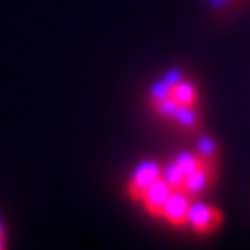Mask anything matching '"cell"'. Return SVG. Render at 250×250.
<instances>
[{
  "mask_svg": "<svg viewBox=\"0 0 250 250\" xmlns=\"http://www.w3.org/2000/svg\"><path fill=\"white\" fill-rule=\"evenodd\" d=\"M221 213L210 207V205H205V202H190V208H188V225L200 233V236H208L213 233L219 225H221Z\"/></svg>",
  "mask_w": 250,
  "mask_h": 250,
  "instance_id": "obj_1",
  "label": "cell"
},
{
  "mask_svg": "<svg viewBox=\"0 0 250 250\" xmlns=\"http://www.w3.org/2000/svg\"><path fill=\"white\" fill-rule=\"evenodd\" d=\"M159 177H161V167L156 165V163H152V161L140 163V165L136 167V171H134V175H131V179H129L127 194L134 200H142V194L146 192V188L150 184H154Z\"/></svg>",
  "mask_w": 250,
  "mask_h": 250,
  "instance_id": "obj_2",
  "label": "cell"
},
{
  "mask_svg": "<svg viewBox=\"0 0 250 250\" xmlns=\"http://www.w3.org/2000/svg\"><path fill=\"white\" fill-rule=\"evenodd\" d=\"M190 196H186L184 192L173 190L169 194V198L165 200V207H163V219H167L171 225H184L188 221V208H190Z\"/></svg>",
  "mask_w": 250,
  "mask_h": 250,
  "instance_id": "obj_3",
  "label": "cell"
},
{
  "mask_svg": "<svg viewBox=\"0 0 250 250\" xmlns=\"http://www.w3.org/2000/svg\"><path fill=\"white\" fill-rule=\"evenodd\" d=\"M173 192L171 188L167 186V182H163L159 177L154 184H150L146 188V192L142 194V200L144 207L148 208V213L154 215V217H161L163 215V207H165V200L169 198V194Z\"/></svg>",
  "mask_w": 250,
  "mask_h": 250,
  "instance_id": "obj_4",
  "label": "cell"
},
{
  "mask_svg": "<svg viewBox=\"0 0 250 250\" xmlns=\"http://www.w3.org/2000/svg\"><path fill=\"white\" fill-rule=\"evenodd\" d=\"M171 123H175L177 129H182L188 136H194L202 131V119L194 106H177L175 115L171 117Z\"/></svg>",
  "mask_w": 250,
  "mask_h": 250,
  "instance_id": "obj_5",
  "label": "cell"
},
{
  "mask_svg": "<svg viewBox=\"0 0 250 250\" xmlns=\"http://www.w3.org/2000/svg\"><path fill=\"white\" fill-rule=\"evenodd\" d=\"M171 98H173L179 106H196V103H198L196 83L186 77V80H182L179 83H175L173 88H171Z\"/></svg>",
  "mask_w": 250,
  "mask_h": 250,
  "instance_id": "obj_6",
  "label": "cell"
},
{
  "mask_svg": "<svg viewBox=\"0 0 250 250\" xmlns=\"http://www.w3.org/2000/svg\"><path fill=\"white\" fill-rule=\"evenodd\" d=\"M208 186H210V182L205 177V173H202V171H198V169H194L192 173L186 175L184 186H182V190H179V192H184L186 196H190V198L194 200L196 196H200V194L205 192Z\"/></svg>",
  "mask_w": 250,
  "mask_h": 250,
  "instance_id": "obj_7",
  "label": "cell"
},
{
  "mask_svg": "<svg viewBox=\"0 0 250 250\" xmlns=\"http://www.w3.org/2000/svg\"><path fill=\"white\" fill-rule=\"evenodd\" d=\"M194 152L198 154V159H205V161H215L219 159V144L217 140L207 134V131H200L198 138H196V146H194Z\"/></svg>",
  "mask_w": 250,
  "mask_h": 250,
  "instance_id": "obj_8",
  "label": "cell"
},
{
  "mask_svg": "<svg viewBox=\"0 0 250 250\" xmlns=\"http://www.w3.org/2000/svg\"><path fill=\"white\" fill-rule=\"evenodd\" d=\"M161 179L163 182H167V186L171 188V190H182L186 173L175 165L173 161H171V163H167L165 167H161Z\"/></svg>",
  "mask_w": 250,
  "mask_h": 250,
  "instance_id": "obj_9",
  "label": "cell"
},
{
  "mask_svg": "<svg viewBox=\"0 0 250 250\" xmlns=\"http://www.w3.org/2000/svg\"><path fill=\"white\" fill-rule=\"evenodd\" d=\"M205 2L210 9V13L217 15V17H233L240 11L233 0H205Z\"/></svg>",
  "mask_w": 250,
  "mask_h": 250,
  "instance_id": "obj_10",
  "label": "cell"
},
{
  "mask_svg": "<svg viewBox=\"0 0 250 250\" xmlns=\"http://www.w3.org/2000/svg\"><path fill=\"white\" fill-rule=\"evenodd\" d=\"M198 161H200V159H198V154L194 152V150H184V152H179L175 159H173V163L184 171L186 175L192 173L194 169H198Z\"/></svg>",
  "mask_w": 250,
  "mask_h": 250,
  "instance_id": "obj_11",
  "label": "cell"
},
{
  "mask_svg": "<svg viewBox=\"0 0 250 250\" xmlns=\"http://www.w3.org/2000/svg\"><path fill=\"white\" fill-rule=\"evenodd\" d=\"M186 77H188V75H186V71H184L182 67H169V69H167V73L163 75L161 80L165 82V83L169 85V88H173L175 83H179L182 80H186Z\"/></svg>",
  "mask_w": 250,
  "mask_h": 250,
  "instance_id": "obj_12",
  "label": "cell"
},
{
  "mask_svg": "<svg viewBox=\"0 0 250 250\" xmlns=\"http://www.w3.org/2000/svg\"><path fill=\"white\" fill-rule=\"evenodd\" d=\"M171 96V88L163 82V80H156L150 85V103L152 100H161V98H169Z\"/></svg>",
  "mask_w": 250,
  "mask_h": 250,
  "instance_id": "obj_13",
  "label": "cell"
},
{
  "mask_svg": "<svg viewBox=\"0 0 250 250\" xmlns=\"http://www.w3.org/2000/svg\"><path fill=\"white\" fill-rule=\"evenodd\" d=\"M4 246V228H2V223H0V248Z\"/></svg>",
  "mask_w": 250,
  "mask_h": 250,
  "instance_id": "obj_14",
  "label": "cell"
},
{
  "mask_svg": "<svg viewBox=\"0 0 250 250\" xmlns=\"http://www.w3.org/2000/svg\"><path fill=\"white\" fill-rule=\"evenodd\" d=\"M233 2H236L238 9H242V6H246V4H248V0H233Z\"/></svg>",
  "mask_w": 250,
  "mask_h": 250,
  "instance_id": "obj_15",
  "label": "cell"
}]
</instances>
